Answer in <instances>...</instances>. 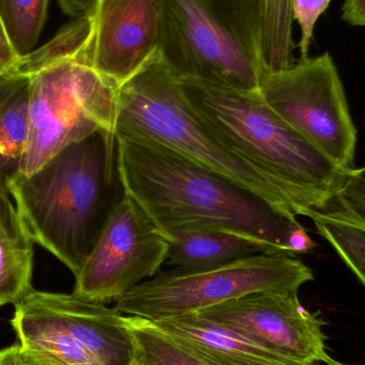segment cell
Returning <instances> with one entry per match:
<instances>
[{
    "label": "cell",
    "instance_id": "obj_1",
    "mask_svg": "<svg viewBox=\"0 0 365 365\" xmlns=\"http://www.w3.org/2000/svg\"><path fill=\"white\" fill-rule=\"evenodd\" d=\"M115 138L122 190L160 233L231 232L292 257L317 247L296 216L255 193L158 143L121 135Z\"/></svg>",
    "mask_w": 365,
    "mask_h": 365
},
{
    "label": "cell",
    "instance_id": "obj_2",
    "mask_svg": "<svg viewBox=\"0 0 365 365\" xmlns=\"http://www.w3.org/2000/svg\"><path fill=\"white\" fill-rule=\"evenodd\" d=\"M8 188L34 242L76 274L120 199L115 132L68 145Z\"/></svg>",
    "mask_w": 365,
    "mask_h": 365
},
{
    "label": "cell",
    "instance_id": "obj_3",
    "mask_svg": "<svg viewBox=\"0 0 365 365\" xmlns=\"http://www.w3.org/2000/svg\"><path fill=\"white\" fill-rule=\"evenodd\" d=\"M115 134L158 143L294 216L329 207L247 160L193 109L160 53L118 88Z\"/></svg>",
    "mask_w": 365,
    "mask_h": 365
},
{
    "label": "cell",
    "instance_id": "obj_4",
    "mask_svg": "<svg viewBox=\"0 0 365 365\" xmlns=\"http://www.w3.org/2000/svg\"><path fill=\"white\" fill-rule=\"evenodd\" d=\"M92 13L77 17L16 68L30 76L29 130L21 168L27 177L73 143L115 132L118 87L90 63Z\"/></svg>",
    "mask_w": 365,
    "mask_h": 365
},
{
    "label": "cell",
    "instance_id": "obj_5",
    "mask_svg": "<svg viewBox=\"0 0 365 365\" xmlns=\"http://www.w3.org/2000/svg\"><path fill=\"white\" fill-rule=\"evenodd\" d=\"M178 79L189 104L238 153L291 188L332 204L349 173L274 113L261 91Z\"/></svg>",
    "mask_w": 365,
    "mask_h": 365
},
{
    "label": "cell",
    "instance_id": "obj_6",
    "mask_svg": "<svg viewBox=\"0 0 365 365\" xmlns=\"http://www.w3.org/2000/svg\"><path fill=\"white\" fill-rule=\"evenodd\" d=\"M160 57L178 77L245 92L267 74L257 0H160Z\"/></svg>",
    "mask_w": 365,
    "mask_h": 365
},
{
    "label": "cell",
    "instance_id": "obj_7",
    "mask_svg": "<svg viewBox=\"0 0 365 365\" xmlns=\"http://www.w3.org/2000/svg\"><path fill=\"white\" fill-rule=\"evenodd\" d=\"M313 279L311 268L292 255H257L210 269L160 270L118 300L115 309L123 315L158 322L255 292L298 293Z\"/></svg>",
    "mask_w": 365,
    "mask_h": 365
},
{
    "label": "cell",
    "instance_id": "obj_8",
    "mask_svg": "<svg viewBox=\"0 0 365 365\" xmlns=\"http://www.w3.org/2000/svg\"><path fill=\"white\" fill-rule=\"evenodd\" d=\"M268 106L343 170L355 169L357 128L329 53L299 60L264 77Z\"/></svg>",
    "mask_w": 365,
    "mask_h": 365
},
{
    "label": "cell",
    "instance_id": "obj_9",
    "mask_svg": "<svg viewBox=\"0 0 365 365\" xmlns=\"http://www.w3.org/2000/svg\"><path fill=\"white\" fill-rule=\"evenodd\" d=\"M168 252L166 238L123 192L75 274L73 294L100 304L117 302L160 272Z\"/></svg>",
    "mask_w": 365,
    "mask_h": 365
},
{
    "label": "cell",
    "instance_id": "obj_10",
    "mask_svg": "<svg viewBox=\"0 0 365 365\" xmlns=\"http://www.w3.org/2000/svg\"><path fill=\"white\" fill-rule=\"evenodd\" d=\"M291 365H330L324 322L300 304L298 293L255 292L197 312Z\"/></svg>",
    "mask_w": 365,
    "mask_h": 365
},
{
    "label": "cell",
    "instance_id": "obj_11",
    "mask_svg": "<svg viewBox=\"0 0 365 365\" xmlns=\"http://www.w3.org/2000/svg\"><path fill=\"white\" fill-rule=\"evenodd\" d=\"M92 17L90 63L118 88L158 55L160 0H98Z\"/></svg>",
    "mask_w": 365,
    "mask_h": 365
},
{
    "label": "cell",
    "instance_id": "obj_12",
    "mask_svg": "<svg viewBox=\"0 0 365 365\" xmlns=\"http://www.w3.org/2000/svg\"><path fill=\"white\" fill-rule=\"evenodd\" d=\"M76 340L101 365H140L125 315L74 294L40 292Z\"/></svg>",
    "mask_w": 365,
    "mask_h": 365
},
{
    "label": "cell",
    "instance_id": "obj_13",
    "mask_svg": "<svg viewBox=\"0 0 365 365\" xmlns=\"http://www.w3.org/2000/svg\"><path fill=\"white\" fill-rule=\"evenodd\" d=\"M14 307L11 326L26 365H101L38 291L30 292Z\"/></svg>",
    "mask_w": 365,
    "mask_h": 365
},
{
    "label": "cell",
    "instance_id": "obj_14",
    "mask_svg": "<svg viewBox=\"0 0 365 365\" xmlns=\"http://www.w3.org/2000/svg\"><path fill=\"white\" fill-rule=\"evenodd\" d=\"M153 323L212 365H291L197 313Z\"/></svg>",
    "mask_w": 365,
    "mask_h": 365
},
{
    "label": "cell",
    "instance_id": "obj_15",
    "mask_svg": "<svg viewBox=\"0 0 365 365\" xmlns=\"http://www.w3.org/2000/svg\"><path fill=\"white\" fill-rule=\"evenodd\" d=\"M169 244L166 264L186 272L210 269L257 255H274L267 246L231 232L177 230L162 233Z\"/></svg>",
    "mask_w": 365,
    "mask_h": 365
},
{
    "label": "cell",
    "instance_id": "obj_16",
    "mask_svg": "<svg viewBox=\"0 0 365 365\" xmlns=\"http://www.w3.org/2000/svg\"><path fill=\"white\" fill-rule=\"evenodd\" d=\"M34 240L13 203L0 187V306L17 304L32 287Z\"/></svg>",
    "mask_w": 365,
    "mask_h": 365
},
{
    "label": "cell",
    "instance_id": "obj_17",
    "mask_svg": "<svg viewBox=\"0 0 365 365\" xmlns=\"http://www.w3.org/2000/svg\"><path fill=\"white\" fill-rule=\"evenodd\" d=\"M30 76L19 68L0 76V187L19 173L29 130Z\"/></svg>",
    "mask_w": 365,
    "mask_h": 365
},
{
    "label": "cell",
    "instance_id": "obj_18",
    "mask_svg": "<svg viewBox=\"0 0 365 365\" xmlns=\"http://www.w3.org/2000/svg\"><path fill=\"white\" fill-rule=\"evenodd\" d=\"M261 48L267 74L287 70L294 58L291 0H257Z\"/></svg>",
    "mask_w": 365,
    "mask_h": 365
},
{
    "label": "cell",
    "instance_id": "obj_19",
    "mask_svg": "<svg viewBox=\"0 0 365 365\" xmlns=\"http://www.w3.org/2000/svg\"><path fill=\"white\" fill-rule=\"evenodd\" d=\"M310 218L319 233L365 285V225L338 208L315 210Z\"/></svg>",
    "mask_w": 365,
    "mask_h": 365
},
{
    "label": "cell",
    "instance_id": "obj_20",
    "mask_svg": "<svg viewBox=\"0 0 365 365\" xmlns=\"http://www.w3.org/2000/svg\"><path fill=\"white\" fill-rule=\"evenodd\" d=\"M140 365H212L158 328L153 322L126 315Z\"/></svg>",
    "mask_w": 365,
    "mask_h": 365
},
{
    "label": "cell",
    "instance_id": "obj_21",
    "mask_svg": "<svg viewBox=\"0 0 365 365\" xmlns=\"http://www.w3.org/2000/svg\"><path fill=\"white\" fill-rule=\"evenodd\" d=\"M49 0H0V19L19 56L31 53L47 19Z\"/></svg>",
    "mask_w": 365,
    "mask_h": 365
},
{
    "label": "cell",
    "instance_id": "obj_22",
    "mask_svg": "<svg viewBox=\"0 0 365 365\" xmlns=\"http://www.w3.org/2000/svg\"><path fill=\"white\" fill-rule=\"evenodd\" d=\"M334 202L336 208L365 225V166L349 171Z\"/></svg>",
    "mask_w": 365,
    "mask_h": 365
},
{
    "label": "cell",
    "instance_id": "obj_23",
    "mask_svg": "<svg viewBox=\"0 0 365 365\" xmlns=\"http://www.w3.org/2000/svg\"><path fill=\"white\" fill-rule=\"evenodd\" d=\"M330 2L331 0H291L292 17L297 21L302 32L298 44L299 60L308 59L315 26L319 17L327 11Z\"/></svg>",
    "mask_w": 365,
    "mask_h": 365
},
{
    "label": "cell",
    "instance_id": "obj_24",
    "mask_svg": "<svg viewBox=\"0 0 365 365\" xmlns=\"http://www.w3.org/2000/svg\"><path fill=\"white\" fill-rule=\"evenodd\" d=\"M21 56L17 53L9 40L0 19V76L16 68Z\"/></svg>",
    "mask_w": 365,
    "mask_h": 365
},
{
    "label": "cell",
    "instance_id": "obj_25",
    "mask_svg": "<svg viewBox=\"0 0 365 365\" xmlns=\"http://www.w3.org/2000/svg\"><path fill=\"white\" fill-rule=\"evenodd\" d=\"M342 19L351 26L365 28V0H345Z\"/></svg>",
    "mask_w": 365,
    "mask_h": 365
},
{
    "label": "cell",
    "instance_id": "obj_26",
    "mask_svg": "<svg viewBox=\"0 0 365 365\" xmlns=\"http://www.w3.org/2000/svg\"><path fill=\"white\" fill-rule=\"evenodd\" d=\"M98 1V0H58L62 11L76 19L91 12Z\"/></svg>",
    "mask_w": 365,
    "mask_h": 365
},
{
    "label": "cell",
    "instance_id": "obj_27",
    "mask_svg": "<svg viewBox=\"0 0 365 365\" xmlns=\"http://www.w3.org/2000/svg\"><path fill=\"white\" fill-rule=\"evenodd\" d=\"M0 365H26L19 344L0 351Z\"/></svg>",
    "mask_w": 365,
    "mask_h": 365
},
{
    "label": "cell",
    "instance_id": "obj_28",
    "mask_svg": "<svg viewBox=\"0 0 365 365\" xmlns=\"http://www.w3.org/2000/svg\"><path fill=\"white\" fill-rule=\"evenodd\" d=\"M330 365H349V364H340V362L334 361V364H330Z\"/></svg>",
    "mask_w": 365,
    "mask_h": 365
},
{
    "label": "cell",
    "instance_id": "obj_29",
    "mask_svg": "<svg viewBox=\"0 0 365 365\" xmlns=\"http://www.w3.org/2000/svg\"><path fill=\"white\" fill-rule=\"evenodd\" d=\"M0 307H1V306H0Z\"/></svg>",
    "mask_w": 365,
    "mask_h": 365
}]
</instances>
